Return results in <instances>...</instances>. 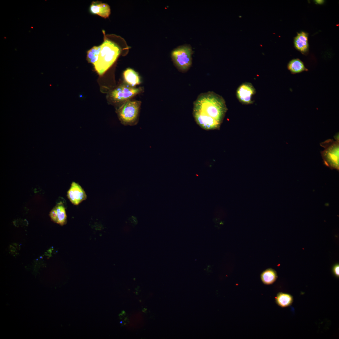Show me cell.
Here are the masks:
<instances>
[{
  "label": "cell",
  "instance_id": "obj_1",
  "mask_svg": "<svg viewBox=\"0 0 339 339\" xmlns=\"http://www.w3.org/2000/svg\"><path fill=\"white\" fill-rule=\"evenodd\" d=\"M227 108L220 96L209 92L200 94L194 103L193 115L198 125L208 130L218 129Z\"/></svg>",
  "mask_w": 339,
  "mask_h": 339
},
{
  "label": "cell",
  "instance_id": "obj_2",
  "mask_svg": "<svg viewBox=\"0 0 339 339\" xmlns=\"http://www.w3.org/2000/svg\"><path fill=\"white\" fill-rule=\"evenodd\" d=\"M101 46L98 60L93 65L95 70L100 76L112 66L121 52L119 46L108 39L104 40Z\"/></svg>",
  "mask_w": 339,
  "mask_h": 339
},
{
  "label": "cell",
  "instance_id": "obj_3",
  "mask_svg": "<svg viewBox=\"0 0 339 339\" xmlns=\"http://www.w3.org/2000/svg\"><path fill=\"white\" fill-rule=\"evenodd\" d=\"M141 102L137 100L126 101L116 110L121 123L125 126H134L137 123Z\"/></svg>",
  "mask_w": 339,
  "mask_h": 339
},
{
  "label": "cell",
  "instance_id": "obj_4",
  "mask_svg": "<svg viewBox=\"0 0 339 339\" xmlns=\"http://www.w3.org/2000/svg\"><path fill=\"white\" fill-rule=\"evenodd\" d=\"M335 140L329 139L320 143L325 149L320 153L325 164L331 169H339L338 135Z\"/></svg>",
  "mask_w": 339,
  "mask_h": 339
},
{
  "label": "cell",
  "instance_id": "obj_5",
  "mask_svg": "<svg viewBox=\"0 0 339 339\" xmlns=\"http://www.w3.org/2000/svg\"><path fill=\"white\" fill-rule=\"evenodd\" d=\"M192 51L187 46H183L173 50L172 57L178 69L182 71L188 70L192 63Z\"/></svg>",
  "mask_w": 339,
  "mask_h": 339
},
{
  "label": "cell",
  "instance_id": "obj_6",
  "mask_svg": "<svg viewBox=\"0 0 339 339\" xmlns=\"http://www.w3.org/2000/svg\"><path fill=\"white\" fill-rule=\"evenodd\" d=\"M142 88L132 87L127 84L120 85L111 93L110 96L116 101H126L142 91Z\"/></svg>",
  "mask_w": 339,
  "mask_h": 339
},
{
  "label": "cell",
  "instance_id": "obj_7",
  "mask_svg": "<svg viewBox=\"0 0 339 339\" xmlns=\"http://www.w3.org/2000/svg\"><path fill=\"white\" fill-rule=\"evenodd\" d=\"M255 93V90L253 85L249 83H245L241 85L236 91L237 96L239 101L245 104H251L252 97Z\"/></svg>",
  "mask_w": 339,
  "mask_h": 339
},
{
  "label": "cell",
  "instance_id": "obj_8",
  "mask_svg": "<svg viewBox=\"0 0 339 339\" xmlns=\"http://www.w3.org/2000/svg\"><path fill=\"white\" fill-rule=\"evenodd\" d=\"M67 196L73 204L78 205L87 198L86 194L82 187L73 182L67 192Z\"/></svg>",
  "mask_w": 339,
  "mask_h": 339
},
{
  "label": "cell",
  "instance_id": "obj_9",
  "mask_svg": "<svg viewBox=\"0 0 339 339\" xmlns=\"http://www.w3.org/2000/svg\"><path fill=\"white\" fill-rule=\"evenodd\" d=\"M49 216L52 221L61 225L67 221V215L65 208L62 204H58L50 213Z\"/></svg>",
  "mask_w": 339,
  "mask_h": 339
},
{
  "label": "cell",
  "instance_id": "obj_10",
  "mask_svg": "<svg viewBox=\"0 0 339 339\" xmlns=\"http://www.w3.org/2000/svg\"><path fill=\"white\" fill-rule=\"evenodd\" d=\"M89 11L91 13L104 18L108 17L110 13V8L108 4L98 1L92 2Z\"/></svg>",
  "mask_w": 339,
  "mask_h": 339
},
{
  "label": "cell",
  "instance_id": "obj_11",
  "mask_svg": "<svg viewBox=\"0 0 339 339\" xmlns=\"http://www.w3.org/2000/svg\"><path fill=\"white\" fill-rule=\"evenodd\" d=\"M124 80L127 84L132 87L138 85L141 83L140 76L133 69L129 68L126 70L123 73Z\"/></svg>",
  "mask_w": 339,
  "mask_h": 339
},
{
  "label": "cell",
  "instance_id": "obj_12",
  "mask_svg": "<svg viewBox=\"0 0 339 339\" xmlns=\"http://www.w3.org/2000/svg\"><path fill=\"white\" fill-rule=\"evenodd\" d=\"M294 43L298 50L303 53L306 52L308 47L307 34L303 32L298 33L295 38Z\"/></svg>",
  "mask_w": 339,
  "mask_h": 339
},
{
  "label": "cell",
  "instance_id": "obj_13",
  "mask_svg": "<svg viewBox=\"0 0 339 339\" xmlns=\"http://www.w3.org/2000/svg\"><path fill=\"white\" fill-rule=\"evenodd\" d=\"M287 67L293 74L299 73L304 71H307L303 62L299 59H294L291 60L288 64Z\"/></svg>",
  "mask_w": 339,
  "mask_h": 339
},
{
  "label": "cell",
  "instance_id": "obj_14",
  "mask_svg": "<svg viewBox=\"0 0 339 339\" xmlns=\"http://www.w3.org/2000/svg\"><path fill=\"white\" fill-rule=\"evenodd\" d=\"M277 277L276 271L271 268L264 271L261 276L262 281L264 284L266 285L272 284L276 281Z\"/></svg>",
  "mask_w": 339,
  "mask_h": 339
},
{
  "label": "cell",
  "instance_id": "obj_15",
  "mask_svg": "<svg viewBox=\"0 0 339 339\" xmlns=\"http://www.w3.org/2000/svg\"><path fill=\"white\" fill-rule=\"evenodd\" d=\"M275 299L277 304L282 307L290 306L293 302V298L291 295L283 293H279Z\"/></svg>",
  "mask_w": 339,
  "mask_h": 339
},
{
  "label": "cell",
  "instance_id": "obj_16",
  "mask_svg": "<svg viewBox=\"0 0 339 339\" xmlns=\"http://www.w3.org/2000/svg\"><path fill=\"white\" fill-rule=\"evenodd\" d=\"M101 48V45L94 46L87 51V59L89 62L94 65L97 61Z\"/></svg>",
  "mask_w": 339,
  "mask_h": 339
},
{
  "label": "cell",
  "instance_id": "obj_17",
  "mask_svg": "<svg viewBox=\"0 0 339 339\" xmlns=\"http://www.w3.org/2000/svg\"><path fill=\"white\" fill-rule=\"evenodd\" d=\"M339 265L338 263L335 264L332 267V272L333 274L336 277L339 276Z\"/></svg>",
  "mask_w": 339,
  "mask_h": 339
},
{
  "label": "cell",
  "instance_id": "obj_18",
  "mask_svg": "<svg viewBox=\"0 0 339 339\" xmlns=\"http://www.w3.org/2000/svg\"><path fill=\"white\" fill-rule=\"evenodd\" d=\"M324 1L323 0H315V2L318 4H321L323 3Z\"/></svg>",
  "mask_w": 339,
  "mask_h": 339
}]
</instances>
